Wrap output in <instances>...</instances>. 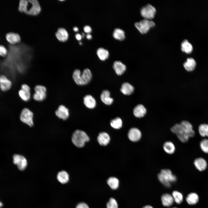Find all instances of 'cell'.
Segmentation results:
<instances>
[{"label":"cell","mask_w":208,"mask_h":208,"mask_svg":"<svg viewBox=\"0 0 208 208\" xmlns=\"http://www.w3.org/2000/svg\"><path fill=\"white\" fill-rule=\"evenodd\" d=\"M170 130L183 143L187 142L190 138H193L195 135L192 124L186 120H183L179 124H175L171 128Z\"/></svg>","instance_id":"6da1fadb"},{"label":"cell","mask_w":208,"mask_h":208,"mask_svg":"<svg viewBox=\"0 0 208 208\" xmlns=\"http://www.w3.org/2000/svg\"><path fill=\"white\" fill-rule=\"evenodd\" d=\"M163 148L165 151L169 154H173L175 150V147L174 144L170 141L165 142L163 145Z\"/></svg>","instance_id":"83f0119b"},{"label":"cell","mask_w":208,"mask_h":208,"mask_svg":"<svg viewBox=\"0 0 208 208\" xmlns=\"http://www.w3.org/2000/svg\"><path fill=\"white\" fill-rule=\"evenodd\" d=\"M76 208H89L88 205L86 203L81 202L78 203L76 206Z\"/></svg>","instance_id":"ab89813d"},{"label":"cell","mask_w":208,"mask_h":208,"mask_svg":"<svg viewBox=\"0 0 208 208\" xmlns=\"http://www.w3.org/2000/svg\"><path fill=\"white\" fill-rule=\"evenodd\" d=\"M146 113V109L142 104L138 105L133 109V114L136 117L141 118L144 116Z\"/></svg>","instance_id":"ffe728a7"},{"label":"cell","mask_w":208,"mask_h":208,"mask_svg":"<svg viewBox=\"0 0 208 208\" xmlns=\"http://www.w3.org/2000/svg\"><path fill=\"white\" fill-rule=\"evenodd\" d=\"M110 93L107 90H104L101 94V99L102 101L107 105H111L113 102V99L110 96Z\"/></svg>","instance_id":"d6986e66"},{"label":"cell","mask_w":208,"mask_h":208,"mask_svg":"<svg viewBox=\"0 0 208 208\" xmlns=\"http://www.w3.org/2000/svg\"><path fill=\"white\" fill-rule=\"evenodd\" d=\"M108 185L113 190L117 189L119 186V181L117 178L115 177H111L107 180Z\"/></svg>","instance_id":"d6a6232c"},{"label":"cell","mask_w":208,"mask_h":208,"mask_svg":"<svg viewBox=\"0 0 208 208\" xmlns=\"http://www.w3.org/2000/svg\"><path fill=\"white\" fill-rule=\"evenodd\" d=\"M73 30L75 32H77L79 30V29L77 27L75 26L73 28Z\"/></svg>","instance_id":"ee69618b"},{"label":"cell","mask_w":208,"mask_h":208,"mask_svg":"<svg viewBox=\"0 0 208 208\" xmlns=\"http://www.w3.org/2000/svg\"><path fill=\"white\" fill-rule=\"evenodd\" d=\"M142 208H153L151 205H146V206H144Z\"/></svg>","instance_id":"f6af8a7d"},{"label":"cell","mask_w":208,"mask_h":208,"mask_svg":"<svg viewBox=\"0 0 208 208\" xmlns=\"http://www.w3.org/2000/svg\"><path fill=\"white\" fill-rule=\"evenodd\" d=\"M58 181L62 184L67 183L69 180V175L65 171L62 170L57 173V176Z\"/></svg>","instance_id":"484cf974"},{"label":"cell","mask_w":208,"mask_h":208,"mask_svg":"<svg viewBox=\"0 0 208 208\" xmlns=\"http://www.w3.org/2000/svg\"><path fill=\"white\" fill-rule=\"evenodd\" d=\"M30 88L26 84H23L21 86V88L18 91V94L21 99L27 102L30 99L31 94Z\"/></svg>","instance_id":"9c48e42d"},{"label":"cell","mask_w":208,"mask_h":208,"mask_svg":"<svg viewBox=\"0 0 208 208\" xmlns=\"http://www.w3.org/2000/svg\"><path fill=\"white\" fill-rule=\"evenodd\" d=\"M113 36L115 38L120 40H124L125 38V31L120 28H116L114 30Z\"/></svg>","instance_id":"1f68e13d"},{"label":"cell","mask_w":208,"mask_h":208,"mask_svg":"<svg viewBox=\"0 0 208 208\" xmlns=\"http://www.w3.org/2000/svg\"><path fill=\"white\" fill-rule=\"evenodd\" d=\"M96 54L100 60L103 61L107 59L109 56L108 50L103 47L98 48L96 51Z\"/></svg>","instance_id":"f546056e"},{"label":"cell","mask_w":208,"mask_h":208,"mask_svg":"<svg viewBox=\"0 0 208 208\" xmlns=\"http://www.w3.org/2000/svg\"><path fill=\"white\" fill-rule=\"evenodd\" d=\"M128 136L129 139L133 142L139 141L142 137V133L140 130L136 128H132L129 130Z\"/></svg>","instance_id":"7c38bea8"},{"label":"cell","mask_w":208,"mask_h":208,"mask_svg":"<svg viewBox=\"0 0 208 208\" xmlns=\"http://www.w3.org/2000/svg\"><path fill=\"white\" fill-rule=\"evenodd\" d=\"M3 205L2 203L0 202V208Z\"/></svg>","instance_id":"bcb514c9"},{"label":"cell","mask_w":208,"mask_h":208,"mask_svg":"<svg viewBox=\"0 0 208 208\" xmlns=\"http://www.w3.org/2000/svg\"><path fill=\"white\" fill-rule=\"evenodd\" d=\"M157 177L160 182L167 187H170L171 186L170 183L176 181L177 179L176 176L173 174L171 170L168 169L161 170L158 174Z\"/></svg>","instance_id":"3957f363"},{"label":"cell","mask_w":208,"mask_h":208,"mask_svg":"<svg viewBox=\"0 0 208 208\" xmlns=\"http://www.w3.org/2000/svg\"><path fill=\"white\" fill-rule=\"evenodd\" d=\"M19 11L28 15L36 16L40 13L41 8L37 0H21L18 7Z\"/></svg>","instance_id":"7a4b0ae2"},{"label":"cell","mask_w":208,"mask_h":208,"mask_svg":"<svg viewBox=\"0 0 208 208\" xmlns=\"http://www.w3.org/2000/svg\"><path fill=\"white\" fill-rule=\"evenodd\" d=\"M71 140L75 146L79 148H81L84 146L86 142L89 140V138L85 132L77 130L73 133Z\"/></svg>","instance_id":"277c9868"},{"label":"cell","mask_w":208,"mask_h":208,"mask_svg":"<svg viewBox=\"0 0 208 208\" xmlns=\"http://www.w3.org/2000/svg\"><path fill=\"white\" fill-rule=\"evenodd\" d=\"M134 90V87L128 82L123 83L120 89V91L122 93L127 95H129L132 94Z\"/></svg>","instance_id":"603a6c76"},{"label":"cell","mask_w":208,"mask_h":208,"mask_svg":"<svg viewBox=\"0 0 208 208\" xmlns=\"http://www.w3.org/2000/svg\"><path fill=\"white\" fill-rule=\"evenodd\" d=\"M135 25L142 34H146L151 28L154 27L155 23L152 21L144 19L135 23Z\"/></svg>","instance_id":"5b68a950"},{"label":"cell","mask_w":208,"mask_h":208,"mask_svg":"<svg viewBox=\"0 0 208 208\" xmlns=\"http://www.w3.org/2000/svg\"><path fill=\"white\" fill-rule=\"evenodd\" d=\"M86 37L88 39H90L92 38V36L90 34L88 33L86 35Z\"/></svg>","instance_id":"7bdbcfd3"},{"label":"cell","mask_w":208,"mask_h":208,"mask_svg":"<svg viewBox=\"0 0 208 208\" xmlns=\"http://www.w3.org/2000/svg\"><path fill=\"white\" fill-rule=\"evenodd\" d=\"M97 140L100 145L105 146L109 143L110 138L107 133L105 132H101L98 136Z\"/></svg>","instance_id":"7402d4cb"},{"label":"cell","mask_w":208,"mask_h":208,"mask_svg":"<svg viewBox=\"0 0 208 208\" xmlns=\"http://www.w3.org/2000/svg\"><path fill=\"white\" fill-rule=\"evenodd\" d=\"M83 103L87 107L91 109L94 108L96 105L95 99L90 95H87L84 97Z\"/></svg>","instance_id":"44dd1931"},{"label":"cell","mask_w":208,"mask_h":208,"mask_svg":"<svg viewBox=\"0 0 208 208\" xmlns=\"http://www.w3.org/2000/svg\"><path fill=\"white\" fill-rule=\"evenodd\" d=\"M8 50L3 45L0 44V56L5 57L7 55Z\"/></svg>","instance_id":"f35d334b"},{"label":"cell","mask_w":208,"mask_h":208,"mask_svg":"<svg viewBox=\"0 0 208 208\" xmlns=\"http://www.w3.org/2000/svg\"><path fill=\"white\" fill-rule=\"evenodd\" d=\"M75 37L76 39L78 40H80L82 37L81 35L79 33L76 34L75 35Z\"/></svg>","instance_id":"b9f144b4"},{"label":"cell","mask_w":208,"mask_h":208,"mask_svg":"<svg viewBox=\"0 0 208 208\" xmlns=\"http://www.w3.org/2000/svg\"><path fill=\"white\" fill-rule=\"evenodd\" d=\"M140 11L142 17L144 19L148 20L154 18L156 13L155 8L150 4H147L142 7Z\"/></svg>","instance_id":"52a82bcc"},{"label":"cell","mask_w":208,"mask_h":208,"mask_svg":"<svg viewBox=\"0 0 208 208\" xmlns=\"http://www.w3.org/2000/svg\"><path fill=\"white\" fill-rule=\"evenodd\" d=\"M172 196L174 201L177 203L180 204L182 202L183 199V196L180 192L177 191H174L172 193Z\"/></svg>","instance_id":"e575fe53"},{"label":"cell","mask_w":208,"mask_h":208,"mask_svg":"<svg viewBox=\"0 0 208 208\" xmlns=\"http://www.w3.org/2000/svg\"><path fill=\"white\" fill-rule=\"evenodd\" d=\"M79 44L80 45H81L82 44V42H81L80 41V42H79Z\"/></svg>","instance_id":"7dc6e473"},{"label":"cell","mask_w":208,"mask_h":208,"mask_svg":"<svg viewBox=\"0 0 208 208\" xmlns=\"http://www.w3.org/2000/svg\"><path fill=\"white\" fill-rule=\"evenodd\" d=\"M110 125L114 129H118L122 127V121L120 118L117 117L111 121Z\"/></svg>","instance_id":"d590c367"},{"label":"cell","mask_w":208,"mask_h":208,"mask_svg":"<svg viewBox=\"0 0 208 208\" xmlns=\"http://www.w3.org/2000/svg\"><path fill=\"white\" fill-rule=\"evenodd\" d=\"M113 68L116 74L118 75H122L126 71V67L125 65L119 61L114 62Z\"/></svg>","instance_id":"e0dca14e"},{"label":"cell","mask_w":208,"mask_h":208,"mask_svg":"<svg viewBox=\"0 0 208 208\" xmlns=\"http://www.w3.org/2000/svg\"><path fill=\"white\" fill-rule=\"evenodd\" d=\"M55 36L57 39L60 41L65 42L68 39L69 35L67 31L63 28H59L56 32Z\"/></svg>","instance_id":"2e32d148"},{"label":"cell","mask_w":208,"mask_h":208,"mask_svg":"<svg viewBox=\"0 0 208 208\" xmlns=\"http://www.w3.org/2000/svg\"><path fill=\"white\" fill-rule=\"evenodd\" d=\"M92 77V74L90 69L88 68L85 69L81 76L82 85H86L89 83Z\"/></svg>","instance_id":"ac0fdd59"},{"label":"cell","mask_w":208,"mask_h":208,"mask_svg":"<svg viewBox=\"0 0 208 208\" xmlns=\"http://www.w3.org/2000/svg\"><path fill=\"white\" fill-rule=\"evenodd\" d=\"M33 113L28 108H25L21 111L20 116L21 120L23 122L31 127L34 125Z\"/></svg>","instance_id":"8992f818"},{"label":"cell","mask_w":208,"mask_h":208,"mask_svg":"<svg viewBox=\"0 0 208 208\" xmlns=\"http://www.w3.org/2000/svg\"><path fill=\"white\" fill-rule=\"evenodd\" d=\"M193 164L196 168L200 172L205 170L207 167L206 160L201 157L196 158L194 160Z\"/></svg>","instance_id":"5bb4252c"},{"label":"cell","mask_w":208,"mask_h":208,"mask_svg":"<svg viewBox=\"0 0 208 208\" xmlns=\"http://www.w3.org/2000/svg\"><path fill=\"white\" fill-rule=\"evenodd\" d=\"M13 157L14 163L17 165L20 170L23 171L25 169L27 166V161L23 156L19 154H15Z\"/></svg>","instance_id":"30bf717a"},{"label":"cell","mask_w":208,"mask_h":208,"mask_svg":"<svg viewBox=\"0 0 208 208\" xmlns=\"http://www.w3.org/2000/svg\"><path fill=\"white\" fill-rule=\"evenodd\" d=\"M186 201L190 205H194L196 204L199 200V197L198 194L195 193H191L187 196Z\"/></svg>","instance_id":"4316f807"},{"label":"cell","mask_w":208,"mask_h":208,"mask_svg":"<svg viewBox=\"0 0 208 208\" xmlns=\"http://www.w3.org/2000/svg\"><path fill=\"white\" fill-rule=\"evenodd\" d=\"M6 39L7 42L12 45L19 43L21 41V38L17 33L10 32L5 35Z\"/></svg>","instance_id":"9a60e30c"},{"label":"cell","mask_w":208,"mask_h":208,"mask_svg":"<svg viewBox=\"0 0 208 208\" xmlns=\"http://www.w3.org/2000/svg\"><path fill=\"white\" fill-rule=\"evenodd\" d=\"M107 208H118V205L116 200L111 198L107 204Z\"/></svg>","instance_id":"74e56055"},{"label":"cell","mask_w":208,"mask_h":208,"mask_svg":"<svg viewBox=\"0 0 208 208\" xmlns=\"http://www.w3.org/2000/svg\"><path fill=\"white\" fill-rule=\"evenodd\" d=\"M34 93L33 99L35 101H41L44 100L47 96V89L44 86L37 85L34 88Z\"/></svg>","instance_id":"ba28073f"},{"label":"cell","mask_w":208,"mask_h":208,"mask_svg":"<svg viewBox=\"0 0 208 208\" xmlns=\"http://www.w3.org/2000/svg\"><path fill=\"white\" fill-rule=\"evenodd\" d=\"M81 71L78 69L75 70L73 72V78L75 82L78 85H82L81 79Z\"/></svg>","instance_id":"836d02e7"},{"label":"cell","mask_w":208,"mask_h":208,"mask_svg":"<svg viewBox=\"0 0 208 208\" xmlns=\"http://www.w3.org/2000/svg\"><path fill=\"white\" fill-rule=\"evenodd\" d=\"M161 200L163 205L165 207H169L173 203L174 200L172 195L166 193L161 196Z\"/></svg>","instance_id":"cb8c5ba5"},{"label":"cell","mask_w":208,"mask_h":208,"mask_svg":"<svg viewBox=\"0 0 208 208\" xmlns=\"http://www.w3.org/2000/svg\"><path fill=\"white\" fill-rule=\"evenodd\" d=\"M11 81L4 75H0V90L3 92L9 90L12 88Z\"/></svg>","instance_id":"8fae6325"},{"label":"cell","mask_w":208,"mask_h":208,"mask_svg":"<svg viewBox=\"0 0 208 208\" xmlns=\"http://www.w3.org/2000/svg\"><path fill=\"white\" fill-rule=\"evenodd\" d=\"M198 131L199 134L202 137H208V124H200L198 127Z\"/></svg>","instance_id":"f1b7e54d"},{"label":"cell","mask_w":208,"mask_h":208,"mask_svg":"<svg viewBox=\"0 0 208 208\" xmlns=\"http://www.w3.org/2000/svg\"><path fill=\"white\" fill-rule=\"evenodd\" d=\"M177 208L176 207H173V208Z\"/></svg>","instance_id":"c3c4849f"},{"label":"cell","mask_w":208,"mask_h":208,"mask_svg":"<svg viewBox=\"0 0 208 208\" xmlns=\"http://www.w3.org/2000/svg\"><path fill=\"white\" fill-rule=\"evenodd\" d=\"M83 30L87 34L90 33L92 30L91 27L89 25H85L83 27Z\"/></svg>","instance_id":"60d3db41"},{"label":"cell","mask_w":208,"mask_h":208,"mask_svg":"<svg viewBox=\"0 0 208 208\" xmlns=\"http://www.w3.org/2000/svg\"><path fill=\"white\" fill-rule=\"evenodd\" d=\"M199 146L201 150L203 153L208 154V139H202L200 142Z\"/></svg>","instance_id":"8d00e7d4"},{"label":"cell","mask_w":208,"mask_h":208,"mask_svg":"<svg viewBox=\"0 0 208 208\" xmlns=\"http://www.w3.org/2000/svg\"><path fill=\"white\" fill-rule=\"evenodd\" d=\"M181 50L186 53H191L193 50L192 45L187 40H184L181 43Z\"/></svg>","instance_id":"4dcf8cb0"},{"label":"cell","mask_w":208,"mask_h":208,"mask_svg":"<svg viewBox=\"0 0 208 208\" xmlns=\"http://www.w3.org/2000/svg\"><path fill=\"white\" fill-rule=\"evenodd\" d=\"M183 66L186 70L190 72L193 71L195 69L196 63L195 60L192 58H189L183 64Z\"/></svg>","instance_id":"d4e9b609"},{"label":"cell","mask_w":208,"mask_h":208,"mask_svg":"<svg viewBox=\"0 0 208 208\" xmlns=\"http://www.w3.org/2000/svg\"><path fill=\"white\" fill-rule=\"evenodd\" d=\"M55 114L59 118L66 120L69 117V111L68 108L64 105H60L55 111Z\"/></svg>","instance_id":"4fadbf2b"}]
</instances>
